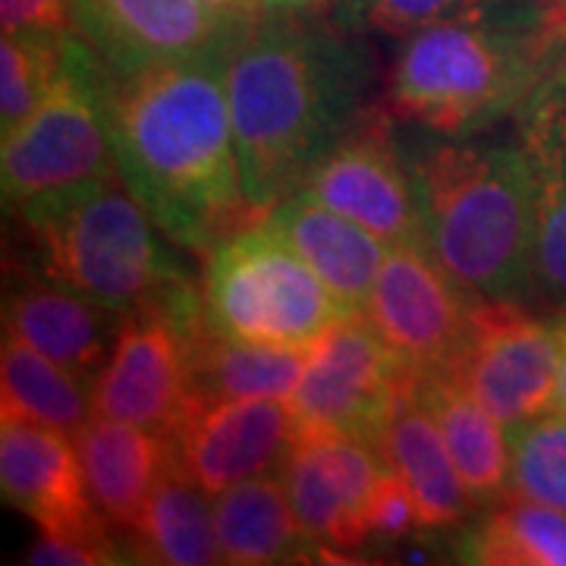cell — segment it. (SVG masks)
Returning <instances> with one entry per match:
<instances>
[{"label":"cell","instance_id":"6da1fadb","mask_svg":"<svg viewBox=\"0 0 566 566\" xmlns=\"http://www.w3.org/2000/svg\"><path fill=\"white\" fill-rule=\"evenodd\" d=\"M245 10L227 54L237 164L255 221L286 196L368 107L375 61L356 32L303 13Z\"/></svg>","mask_w":566,"mask_h":566},{"label":"cell","instance_id":"7a4b0ae2","mask_svg":"<svg viewBox=\"0 0 566 566\" xmlns=\"http://www.w3.org/2000/svg\"><path fill=\"white\" fill-rule=\"evenodd\" d=\"M230 41L189 61L114 76L111 85L117 174L164 237L196 255L262 223L245 202L237 164L227 102Z\"/></svg>","mask_w":566,"mask_h":566},{"label":"cell","instance_id":"3957f363","mask_svg":"<svg viewBox=\"0 0 566 566\" xmlns=\"http://www.w3.org/2000/svg\"><path fill=\"white\" fill-rule=\"evenodd\" d=\"M428 249L472 303L532 300L535 177L520 139L447 136L406 151Z\"/></svg>","mask_w":566,"mask_h":566},{"label":"cell","instance_id":"277c9868","mask_svg":"<svg viewBox=\"0 0 566 566\" xmlns=\"http://www.w3.org/2000/svg\"><path fill=\"white\" fill-rule=\"evenodd\" d=\"M564 54L542 7L438 22L406 35L385 107L438 136H475L520 114Z\"/></svg>","mask_w":566,"mask_h":566},{"label":"cell","instance_id":"5b68a950","mask_svg":"<svg viewBox=\"0 0 566 566\" xmlns=\"http://www.w3.org/2000/svg\"><path fill=\"white\" fill-rule=\"evenodd\" d=\"M20 223V264L126 318L192 286L161 227L120 174L41 192L10 211Z\"/></svg>","mask_w":566,"mask_h":566},{"label":"cell","instance_id":"8992f818","mask_svg":"<svg viewBox=\"0 0 566 566\" xmlns=\"http://www.w3.org/2000/svg\"><path fill=\"white\" fill-rule=\"evenodd\" d=\"M205 318L237 340L312 346L353 312L268 223H252L208 252Z\"/></svg>","mask_w":566,"mask_h":566},{"label":"cell","instance_id":"52a82bcc","mask_svg":"<svg viewBox=\"0 0 566 566\" xmlns=\"http://www.w3.org/2000/svg\"><path fill=\"white\" fill-rule=\"evenodd\" d=\"M114 76L76 29L63 35V66L51 95L3 136L0 186L7 214L41 192L117 174L111 136Z\"/></svg>","mask_w":566,"mask_h":566},{"label":"cell","instance_id":"ba28073f","mask_svg":"<svg viewBox=\"0 0 566 566\" xmlns=\"http://www.w3.org/2000/svg\"><path fill=\"white\" fill-rule=\"evenodd\" d=\"M566 318L520 300L472 305L463 346L447 365L453 378L506 428L551 409Z\"/></svg>","mask_w":566,"mask_h":566},{"label":"cell","instance_id":"9c48e42d","mask_svg":"<svg viewBox=\"0 0 566 566\" xmlns=\"http://www.w3.org/2000/svg\"><path fill=\"white\" fill-rule=\"evenodd\" d=\"M199 312L202 290L186 286L170 303L126 315L111 359L92 381L95 416L170 438L192 403L189 322Z\"/></svg>","mask_w":566,"mask_h":566},{"label":"cell","instance_id":"30bf717a","mask_svg":"<svg viewBox=\"0 0 566 566\" xmlns=\"http://www.w3.org/2000/svg\"><path fill=\"white\" fill-rule=\"evenodd\" d=\"M412 371L365 315L337 322L308 349L293 406L303 428L337 431L378 450Z\"/></svg>","mask_w":566,"mask_h":566},{"label":"cell","instance_id":"8fae6325","mask_svg":"<svg viewBox=\"0 0 566 566\" xmlns=\"http://www.w3.org/2000/svg\"><path fill=\"white\" fill-rule=\"evenodd\" d=\"M296 192L363 223L387 245H428L412 170L394 145L387 107L368 104L305 174Z\"/></svg>","mask_w":566,"mask_h":566},{"label":"cell","instance_id":"7c38bea8","mask_svg":"<svg viewBox=\"0 0 566 566\" xmlns=\"http://www.w3.org/2000/svg\"><path fill=\"white\" fill-rule=\"evenodd\" d=\"M472 305L428 245H390L365 318L412 375H428L460 353Z\"/></svg>","mask_w":566,"mask_h":566},{"label":"cell","instance_id":"4fadbf2b","mask_svg":"<svg viewBox=\"0 0 566 566\" xmlns=\"http://www.w3.org/2000/svg\"><path fill=\"white\" fill-rule=\"evenodd\" d=\"M243 17L245 7L208 0H73V29L117 80L199 57L230 39Z\"/></svg>","mask_w":566,"mask_h":566},{"label":"cell","instance_id":"5bb4252c","mask_svg":"<svg viewBox=\"0 0 566 566\" xmlns=\"http://www.w3.org/2000/svg\"><path fill=\"white\" fill-rule=\"evenodd\" d=\"M387 463L365 441L303 428L281 465V482L318 554L359 551L368 542L365 513Z\"/></svg>","mask_w":566,"mask_h":566},{"label":"cell","instance_id":"9a60e30c","mask_svg":"<svg viewBox=\"0 0 566 566\" xmlns=\"http://www.w3.org/2000/svg\"><path fill=\"white\" fill-rule=\"evenodd\" d=\"M303 431L293 400H192L170 434L182 469L208 491L281 472Z\"/></svg>","mask_w":566,"mask_h":566},{"label":"cell","instance_id":"2e32d148","mask_svg":"<svg viewBox=\"0 0 566 566\" xmlns=\"http://www.w3.org/2000/svg\"><path fill=\"white\" fill-rule=\"evenodd\" d=\"M516 117L535 177L532 303L566 318V54Z\"/></svg>","mask_w":566,"mask_h":566},{"label":"cell","instance_id":"e0dca14e","mask_svg":"<svg viewBox=\"0 0 566 566\" xmlns=\"http://www.w3.org/2000/svg\"><path fill=\"white\" fill-rule=\"evenodd\" d=\"M120 322L102 305L35 271L20 268L17 277L7 281L3 334L39 349L85 381H95L111 359Z\"/></svg>","mask_w":566,"mask_h":566},{"label":"cell","instance_id":"ac0fdd59","mask_svg":"<svg viewBox=\"0 0 566 566\" xmlns=\"http://www.w3.org/2000/svg\"><path fill=\"white\" fill-rule=\"evenodd\" d=\"M0 491L35 526L102 520L92 504L73 434L17 419H0Z\"/></svg>","mask_w":566,"mask_h":566},{"label":"cell","instance_id":"d6986e66","mask_svg":"<svg viewBox=\"0 0 566 566\" xmlns=\"http://www.w3.org/2000/svg\"><path fill=\"white\" fill-rule=\"evenodd\" d=\"M264 223L293 245L353 315H365L378 271L390 245L340 211L303 192L277 202Z\"/></svg>","mask_w":566,"mask_h":566},{"label":"cell","instance_id":"ffe728a7","mask_svg":"<svg viewBox=\"0 0 566 566\" xmlns=\"http://www.w3.org/2000/svg\"><path fill=\"white\" fill-rule=\"evenodd\" d=\"M92 504L120 532L139 526L142 510L174 457L170 438L139 424L92 416L73 434Z\"/></svg>","mask_w":566,"mask_h":566},{"label":"cell","instance_id":"44dd1931","mask_svg":"<svg viewBox=\"0 0 566 566\" xmlns=\"http://www.w3.org/2000/svg\"><path fill=\"white\" fill-rule=\"evenodd\" d=\"M308 349L237 340L214 331L202 312L189 322L192 400H293Z\"/></svg>","mask_w":566,"mask_h":566},{"label":"cell","instance_id":"7402d4cb","mask_svg":"<svg viewBox=\"0 0 566 566\" xmlns=\"http://www.w3.org/2000/svg\"><path fill=\"white\" fill-rule=\"evenodd\" d=\"M378 453L412 491L424 528L457 526L472 504L441 428L422 403L416 378L385 428Z\"/></svg>","mask_w":566,"mask_h":566},{"label":"cell","instance_id":"603a6c76","mask_svg":"<svg viewBox=\"0 0 566 566\" xmlns=\"http://www.w3.org/2000/svg\"><path fill=\"white\" fill-rule=\"evenodd\" d=\"M416 390L444 434L465 491L479 504H497L510 494L506 424L465 390L450 368L416 375Z\"/></svg>","mask_w":566,"mask_h":566},{"label":"cell","instance_id":"cb8c5ba5","mask_svg":"<svg viewBox=\"0 0 566 566\" xmlns=\"http://www.w3.org/2000/svg\"><path fill=\"white\" fill-rule=\"evenodd\" d=\"M223 564L264 566L318 554L305 535L277 472L245 479L211 494Z\"/></svg>","mask_w":566,"mask_h":566},{"label":"cell","instance_id":"d4e9b609","mask_svg":"<svg viewBox=\"0 0 566 566\" xmlns=\"http://www.w3.org/2000/svg\"><path fill=\"white\" fill-rule=\"evenodd\" d=\"M208 497L211 494L182 469L174 453L142 510L139 526L129 532L133 554L142 564H223L214 528V506L208 504Z\"/></svg>","mask_w":566,"mask_h":566},{"label":"cell","instance_id":"484cf974","mask_svg":"<svg viewBox=\"0 0 566 566\" xmlns=\"http://www.w3.org/2000/svg\"><path fill=\"white\" fill-rule=\"evenodd\" d=\"M95 416L92 381L44 353L3 334L0 346V419H17L76 434Z\"/></svg>","mask_w":566,"mask_h":566},{"label":"cell","instance_id":"4316f807","mask_svg":"<svg viewBox=\"0 0 566 566\" xmlns=\"http://www.w3.org/2000/svg\"><path fill=\"white\" fill-rule=\"evenodd\" d=\"M457 560L485 566H566V513L506 494L475 526L463 528Z\"/></svg>","mask_w":566,"mask_h":566},{"label":"cell","instance_id":"83f0119b","mask_svg":"<svg viewBox=\"0 0 566 566\" xmlns=\"http://www.w3.org/2000/svg\"><path fill=\"white\" fill-rule=\"evenodd\" d=\"M70 32V29H66ZM66 32H3L0 41V133H13L51 95L63 66Z\"/></svg>","mask_w":566,"mask_h":566},{"label":"cell","instance_id":"f1b7e54d","mask_svg":"<svg viewBox=\"0 0 566 566\" xmlns=\"http://www.w3.org/2000/svg\"><path fill=\"white\" fill-rule=\"evenodd\" d=\"M510 494L566 513V416L542 412L506 428Z\"/></svg>","mask_w":566,"mask_h":566},{"label":"cell","instance_id":"f546056e","mask_svg":"<svg viewBox=\"0 0 566 566\" xmlns=\"http://www.w3.org/2000/svg\"><path fill=\"white\" fill-rule=\"evenodd\" d=\"M526 7L523 0H337L334 22L346 32L412 35L447 20L491 17Z\"/></svg>","mask_w":566,"mask_h":566},{"label":"cell","instance_id":"4dcf8cb0","mask_svg":"<svg viewBox=\"0 0 566 566\" xmlns=\"http://www.w3.org/2000/svg\"><path fill=\"white\" fill-rule=\"evenodd\" d=\"M120 545L107 520L73 526H39V538L25 551L22 564L32 566H111L123 564Z\"/></svg>","mask_w":566,"mask_h":566},{"label":"cell","instance_id":"1f68e13d","mask_svg":"<svg viewBox=\"0 0 566 566\" xmlns=\"http://www.w3.org/2000/svg\"><path fill=\"white\" fill-rule=\"evenodd\" d=\"M365 526H368V538L381 542V545H394L409 538L416 526H422L419 506L412 491L406 482L387 465L375 485V494L368 501V513H365Z\"/></svg>","mask_w":566,"mask_h":566},{"label":"cell","instance_id":"d6a6232c","mask_svg":"<svg viewBox=\"0 0 566 566\" xmlns=\"http://www.w3.org/2000/svg\"><path fill=\"white\" fill-rule=\"evenodd\" d=\"M3 32H66L73 29V0H0Z\"/></svg>","mask_w":566,"mask_h":566},{"label":"cell","instance_id":"836d02e7","mask_svg":"<svg viewBox=\"0 0 566 566\" xmlns=\"http://www.w3.org/2000/svg\"><path fill=\"white\" fill-rule=\"evenodd\" d=\"M542 13H545V25L551 29V35L566 44V0H545Z\"/></svg>","mask_w":566,"mask_h":566},{"label":"cell","instance_id":"e575fe53","mask_svg":"<svg viewBox=\"0 0 566 566\" xmlns=\"http://www.w3.org/2000/svg\"><path fill=\"white\" fill-rule=\"evenodd\" d=\"M322 3L324 0H262L264 10H274V13H308Z\"/></svg>","mask_w":566,"mask_h":566},{"label":"cell","instance_id":"d590c367","mask_svg":"<svg viewBox=\"0 0 566 566\" xmlns=\"http://www.w3.org/2000/svg\"><path fill=\"white\" fill-rule=\"evenodd\" d=\"M547 412H560L566 416V334H564V356H560V375H557V390H554V400Z\"/></svg>","mask_w":566,"mask_h":566},{"label":"cell","instance_id":"8d00e7d4","mask_svg":"<svg viewBox=\"0 0 566 566\" xmlns=\"http://www.w3.org/2000/svg\"><path fill=\"white\" fill-rule=\"evenodd\" d=\"M208 3H214V7H223V10H243L245 0H208Z\"/></svg>","mask_w":566,"mask_h":566}]
</instances>
